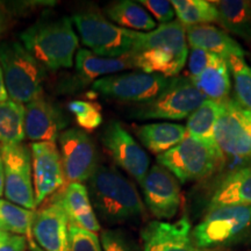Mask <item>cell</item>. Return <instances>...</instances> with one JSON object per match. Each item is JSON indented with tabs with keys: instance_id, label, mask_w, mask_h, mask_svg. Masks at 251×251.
I'll return each instance as SVG.
<instances>
[{
	"instance_id": "cell-39",
	"label": "cell",
	"mask_w": 251,
	"mask_h": 251,
	"mask_svg": "<svg viewBox=\"0 0 251 251\" xmlns=\"http://www.w3.org/2000/svg\"><path fill=\"white\" fill-rule=\"evenodd\" d=\"M8 98L7 90H6L5 81H4V76H2V70L1 67H0V103L4 102Z\"/></svg>"
},
{
	"instance_id": "cell-20",
	"label": "cell",
	"mask_w": 251,
	"mask_h": 251,
	"mask_svg": "<svg viewBox=\"0 0 251 251\" xmlns=\"http://www.w3.org/2000/svg\"><path fill=\"white\" fill-rule=\"evenodd\" d=\"M57 194L70 224L96 234L100 231L101 228L85 185L69 184L64 186V190L58 191Z\"/></svg>"
},
{
	"instance_id": "cell-11",
	"label": "cell",
	"mask_w": 251,
	"mask_h": 251,
	"mask_svg": "<svg viewBox=\"0 0 251 251\" xmlns=\"http://www.w3.org/2000/svg\"><path fill=\"white\" fill-rule=\"evenodd\" d=\"M65 186L74 183H87L97 169L96 144L84 130L70 128L58 137Z\"/></svg>"
},
{
	"instance_id": "cell-43",
	"label": "cell",
	"mask_w": 251,
	"mask_h": 251,
	"mask_svg": "<svg viewBox=\"0 0 251 251\" xmlns=\"http://www.w3.org/2000/svg\"><path fill=\"white\" fill-rule=\"evenodd\" d=\"M250 61H251V56H250Z\"/></svg>"
},
{
	"instance_id": "cell-14",
	"label": "cell",
	"mask_w": 251,
	"mask_h": 251,
	"mask_svg": "<svg viewBox=\"0 0 251 251\" xmlns=\"http://www.w3.org/2000/svg\"><path fill=\"white\" fill-rule=\"evenodd\" d=\"M214 141L222 155L251 157V124L234 99L222 101L221 114L214 128Z\"/></svg>"
},
{
	"instance_id": "cell-31",
	"label": "cell",
	"mask_w": 251,
	"mask_h": 251,
	"mask_svg": "<svg viewBox=\"0 0 251 251\" xmlns=\"http://www.w3.org/2000/svg\"><path fill=\"white\" fill-rule=\"evenodd\" d=\"M229 71L233 75L235 101L246 111L251 112V68L244 58L230 56L227 59Z\"/></svg>"
},
{
	"instance_id": "cell-18",
	"label": "cell",
	"mask_w": 251,
	"mask_h": 251,
	"mask_svg": "<svg viewBox=\"0 0 251 251\" xmlns=\"http://www.w3.org/2000/svg\"><path fill=\"white\" fill-rule=\"evenodd\" d=\"M68 125L62 109L45 94L25 106V133L34 142H56Z\"/></svg>"
},
{
	"instance_id": "cell-36",
	"label": "cell",
	"mask_w": 251,
	"mask_h": 251,
	"mask_svg": "<svg viewBox=\"0 0 251 251\" xmlns=\"http://www.w3.org/2000/svg\"><path fill=\"white\" fill-rule=\"evenodd\" d=\"M139 4L143 6L148 11V13H151L161 25L174 21L176 13L171 1H166V0H141Z\"/></svg>"
},
{
	"instance_id": "cell-30",
	"label": "cell",
	"mask_w": 251,
	"mask_h": 251,
	"mask_svg": "<svg viewBox=\"0 0 251 251\" xmlns=\"http://www.w3.org/2000/svg\"><path fill=\"white\" fill-rule=\"evenodd\" d=\"M35 212L24 208L8 200L0 199V230L27 237L31 236V225H33Z\"/></svg>"
},
{
	"instance_id": "cell-25",
	"label": "cell",
	"mask_w": 251,
	"mask_h": 251,
	"mask_svg": "<svg viewBox=\"0 0 251 251\" xmlns=\"http://www.w3.org/2000/svg\"><path fill=\"white\" fill-rule=\"evenodd\" d=\"M219 21L231 34L251 42V2L246 0L214 1Z\"/></svg>"
},
{
	"instance_id": "cell-32",
	"label": "cell",
	"mask_w": 251,
	"mask_h": 251,
	"mask_svg": "<svg viewBox=\"0 0 251 251\" xmlns=\"http://www.w3.org/2000/svg\"><path fill=\"white\" fill-rule=\"evenodd\" d=\"M68 108L75 115L77 125L85 130V133H92L102 124L101 108L98 103L74 100L69 102Z\"/></svg>"
},
{
	"instance_id": "cell-19",
	"label": "cell",
	"mask_w": 251,
	"mask_h": 251,
	"mask_svg": "<svg viewBox=\"0 0 251 251\" xmlns=\"http://www.w3.org/2000/svg\"><path fill=\"white\" fill-rule=\"evenodd\" d=\"M226 206H251V162L222 178L209 197L207 212Z\"/></svg>"
},
{
	"instance_id": "cell-23",
	"label": "cell",
	"mask_w": 251,
	"mask_h": 251,
	"mask_svg": "<svg viewBox=\"0 0 251 251\" xmlns=\"http://www.w3.org/2000/svg\"><path fill=\"white\" fill-rule=\"evenodd\" d=\"M75 63L78 76L85 83L96 81L99 77H107V75L112 76L113 74H118L127 69H135L130 55L119 58L101 57L84 48L77 51Z\"/></svg>"
},
{
	"instance_id": "cell-12",
	"label": "cell",
	"mask_w": 251,
	"mask_h": 251,
	"mask_svg": "<svg viewBox=\"0 0 251 251\" xmlns=\"http://www.w3.org/2000/svg\"><path fill=\"white\" fill-rule=\"evenodd\" d=\"M180 183L163 166L156 164L149 169L141 188L144 205L158 220H170L177 215L181 203Z\"/></svg>"
},
{
	"instance_id": "cell-29",
	"label": "cell",
	"mask_w": 251,
	"mask_h": 251,
	"mask_svg": "<svg viewBox=\"0 0 251 251\" xmlns=\"http://www.w3.org/2000/svg\"><path fill=\"white\" fill-rule=\"evenodd\" d=\"M172 7L178 21L184 27L208 25L219 21V13L214 1L205 0H172Z\"/></svg>"
},
{
	"instance_id": "cell-9",
	"label": "cell",
	"mask_w": 251,
	"mask_h": 251,
	"mask_svg": "<svg viewBox=\"0 0 251 251\" xmlns=\"http://www.w3.org/2000/svg\"><path fill=\"white\" fill-rule=\"evenodd\" d=\"M175 78V77H174ZM172 78L158 74L129 72L97 79L92 91L119 101L146 103L155 99L171 84Z\"/></svg>"
},
{
	"instance_id": "cell-21",
	"label": "cell",
	"mask_w": 251,
	"mask_h": 251,
	"mask_svg": "<svg viewBox=\"0 0 251 251\" xmlns=\"http://www.w3.org/2000/svg\"><path fill=\"white\" fill-rule=\"evenodd\" d=\"M185 33L191 48H199L227 59L230 56L243 58L246 52L242 47L224 30L211 25H197L185 27Z\"/></svg>"
},
{
	"instance_id": "cell-26",
	"label": "cell",
	"mask_w": 251,
	"mask_h": 251,
	"mask_svg": "<svg viewBox=\"0 0 251 251\" xmlns=\"http://www.w3.org/2000/svg\"><path fill=\"white\" fill-rule=\"evenodd\" d=\"M108 19L117 26L134 31H151L157 28V24L151 15L139 2L130 0H120L109 4L106 7Z\"/></svg>"
},
{
	"instance_id": "cell-13",
	"label": "cell",
	"mask_w": 251,
	"mask_h": 251,
	"mask_svg": "<svg viewBox=\"0 0 251 251\" xmlns=\"http://www.w3.org/2000/svg\"><path fill=\"white\" fill-rule=\"evenodd\" d=\"M101 141L113 161L135 180L142 183L149 171L148 153L119 121H111L103 130Z\"/></svg>"
},
{
	"instance_id": "cell-8",
	"label": "cell",
	"mask_w": 251,
	"mask_h": 251,
	"mask_svg": "<svg viewBox=\"0 0 251 251\" xmlns=\"http://www.w3.org/2000/svg\"><path fill=\"white\" fill-rule=\"evenodd\" d=\"M206 100L205 94L190 78L175 77L161 94L136 106L131 115L140 120H183Z\"/></svg>"
},
{
	"instance_id": "cell-17",
	"label": "cell",
	"mask_w": 251,
	"mask_h": 251,
	"mask_svg": "<svg viewBox=\"0 0 251 251\" xmlns=\"http://www.w3.org/2000/svg\"><path fill=\"white\" fill-rule=\"evenodd\" d=\"M192 226L184 214L176 222H149L141 231L143 251H226L199 247L192 235Z\"/></svg>"
},
{
	"instance_id": "cell-33",
	"label": "cell",
	"mask_w": 251,
	"mask_h": 251,
	"mask_svg": "<svg viewBox=\"0 0 251 251\" xmlns=\"http://www.w3.org/2000/svg\"><path fill=\"white\" fill-rule=\"evenodd\" d=\"M69 243L70 251H102L98 235L72 224L69 225Z\"/></svg>"
},
{
	"instance_id": "cell-28",
	"label": "cell",
	"mask_w": 251,
	"mask_h": 251,
	"mask_svg": "<svg viewBox=\"0 0 251 251\" xmlns=\"http://www.w3.org/2000/svg\"><path fill=\"white\" fill-rule=\"evenodd\" d=\"M222 102L207 99L187 119V136L207 143H215L214 128L221 114Z\"/></svg>"
},
{
	"instance_id": "cell-3",
	"label": "cell",
	"mask_w": 251,
	"mask_h": 251,
	"mask_svg": "<svg viewBox=\"0 0 251 251\" xmlns=\"http://www.w3.org/2000/svg\"><path fill=\"white\" fill-rule=\"evenodd\" d=\"M20 40L27 51L50 71L71 68L79 42L68 17L39 21L24 30Z\"/></svg>"
},
{
	"instance_id": "cell-7",
	"label": "cell",
	"mask_w": 251,
	"mask_h": 251,
	"mask_svg": "<svg viewBox=\"0 0 251 251\" xmlns=\"http://www.w3.org/2000/svg\"><path fill=\"white\" fill-rule=\"evenodd\" d=\"M222 158L224 155L215 143L186 136L175 148L157 156V164L170 171L183 184L209 176Z\"/></svg>"
},
{
	"instance_id": "cell-4",
	"label": "cell",
	"mask_w": 251,
	"mask_h": 251,
	"mask_svg": "<svg viewBox=\"0 0 251 251\" xmlns=\"http://www.w3.org/2000/svg\"><path fill=\"white\" fill-rule=\"evenodd\" d=\"M0 67L12 100L28 103L42 94L46 69L27 51L23 43L9 41L0 45Z\"/></svg>"
},
{
	"instance_id": "cell-40",
	"label": "cell",
	"mask_w": 251,
	"mask_h": 251,
	"mask_svg": "<svg viewBox=\"0 0 251 251\" xmlns=\"http://www.w3.org/2000/svg\"><path fill=\"white\" fill-rule=\"evenodd\" d=\"M28 248H29L30 251H43L39 246H37L33 238H29V240H28Z\"/></svg>"
},
{
	"instance_id": "cell-35",
	"label": "cell",
	"mask_w": 251,
	"mask_h": 251,
	"mask_svg": "<svg viewBox=\"0 0 251 251\" xmlns=\"http://www.w3.org/2000/svg\"><path fill=\"white\" fill-rule=\"evenodd\" d=\"M215 54L206 51V50L199 48H192L190 54H188L187 62H188V78L194 79L199 75H201L209 65L214 62L216 58Z\"/></svg>"
},
{
	"instance_id": "cell-15",
	"label": "cell",
	"mask_w": 251,
	"mask_h": 251,
	"mask_svg": "<svg viewBox=\"0 0 251 251\" xmlns=\"http://www.w3.org/2000/svg\"><path fill=\"white\" fill-rule=\"evenodd\" d=\"M34 214L31 236L43 251H70L68 215L56 192Z\"/></svg>"
},
{
	"instance_id": "cell-27",
	"label": "cell",
	"mask_w": 251,
	"mask_h": 251,
	"mask_svg": "<svg viewBox=\"0 0 251 251\" xmlns=\"http://www.w3.org/2000/svg\"><path fill=\"white\" fill-rule=\"evenodd\" d=\"M25 106L12 99L0 103V146H15L24 142Z\"/></svg>"
},
{
	"instance_id": "cell-34",
	"label": "cell",
	"mask_w": 251,
	"mask_h": 251,
	"mask_svg": "<svg viewBox=\"0 0 251 251\" xmlns=\"http://www.w3.org/2000/svg\"><path fill=\"white\" fill-rule=\"evenodd\" d=\"M102 251H136L134 243L124 231L107 229L101 233Z\"/></svg>"
},
{
	"instance_id": "cell-42",
	"label": "cell",
	"mask_w": 251,
	"mask_h": 251,
	"mask_svg": "<svg viewBox=\"0 0 251 251\" xmlns=\"http://www.w3.org/2000/svg\"><path fill=\"white\" fill-rule=\"evenodd\" d=\"M243 109V108H242ZM243 114H244V117H246V119L248 121L250 122L251 124V112L250 111H246V109H243Z\"/></svg>"
},
{
	"instance_id": "cell-24",
	"label": "cell",
	"mask_w": 251,
	"mask_h": 251,
	"mask_svg": "<svg viewBox=\"0 0 251 251\" xmlns=\"http://www.w3.org/2000/svg\"><path fill=\"white\" fill-rule=\"evenodd\" d=\"M191 80L207 99L218 102L229 99L231 90L230 71L227 61L220 56H216L214 62L201 75Z\"/></svg>"
},
{
	"instance_id": "cell-10",
	"label": "cell",
	"mask_w": 251,
	"mask_h": 251,
	"mask_svg": "<svg viewBox=\"0 0 251 251\" xmlns=\"http://www.w3.org/2000/svg\"><path fill=\"white\" fill-rule=\"evenodd\" d=\"M1 156L5 169L4 194L6 199L15 205L35 212L30 147L24 143L1 146Z\"/></svg>"
},
{
	"instance_id": "cell-5",
	"label": "cell",
	"mask_w": 251,
	"mask_h": 251,
	"mask_svg": "<svg viewBox=\"0 0 251 251\" xmlns=\"http://www.w3.org/2000/svg\"><path fill=\"white\" fill-rule=\"evenodd\" d=\"M251 231V206H226L211 209L192 228L199 247L225 249L240 242Z\"/></svg>"
},
{
	"instance_id": "cell-38",
	"label": "cell",
	"mask_w": 251,
	"mask_h": 251,
	"mask_svg": "<svg viewBox=\"0 0 251 251\" xmlns=\"http://www.w3.org/2000/svg\"><path fill=\"white\" fill-rule=\"evenodd\" d=\"M5 191V169L4 162H2L1 156V146H0V197L4 194Z\"/></svg>"
},
{
	"instance_id": "cell-2",
	"label": "cell",
	"mask_w": 251,
	"mask_h": 251,
	"mask_svg": "<svg viewBox=\"0 0 251 251\" xmlns=\"http://www.w3.org/2000/svg\"><path fill=\"white\" fill-rule=\"evenodd\" d=\"M86 184L94 212L107 224H127L146 215L135 185L115 168L98 165Z\"/></svg>"
},
{
	"instance_id": "cell-44",
	"label": "cell",
	"mask_w": 251,
	"mask_h": 251,
	"mask_svg": "<svg viewBox=\"0 0 251 251\" xmlns=\"http://www.w3.org/2000/svg\"><path fill=\"white\" fill-rule=\"evenodd\" d=\"M1 231H2V230H1Z\"/></svg>"
},
{
	"instance_id": "cell-37",
	"label": "cell",
	"mask_w": 251,
	"mask_h": 251,
	"mask_svg": "<svg viewBox=\"0 0 251 251\" xmlns=\"http://www.w3.org/2000/svg\"><path fill=\"white\" fill-rule=\"evenodd\" d=\"M28 240L21 235L0 230V251H27Z\"/></svg>"
},
{
	"instance_id": "cell-41",
	"label": "cell",
	"mask_w": 251,
	"mask_h": 251,
	"mask_svg": "<svg viewBox=\"0 0 251 251\" xmlns=\"http://www.w3.org/2000/svg\"><path fill=\"white\" fill-rule=\"evenodd\" d=\"M2 29H4V13H2L1 7H0V34H1Z\"/></svg>"
},
{
	"instance_id": "cell-16",
	"label": "cell",
	"mask_w": 251,
	"mask_h": 251,
	"mask_svg": "<svg viewBox=\"0 0 251 251\" xmlns=\"http://www.w3.org/2000/svg\"><path fill=\"white\" fill-rule=\"evenodd\" d=\"M31 177L36 207L65 186L61 155L54 142L30 144Z\"/></svg>"
},
{
	"instance_id": "cell-1",
	"label": "cell",
	"mask_w": 251,
	"mask_h": 251,
	"mask_svg": "<svg viewBox=\"0 0 251 251\" xmlns=\"http://www.w3.org/2000/svg\"><path fill=\"white\" fill-rule=\"evenodd\" d=\"M134 68L146 74H158L174 78L186 64L188 50L185 27L174 20L148 33L135 31L131 52Z\"/></svg>"
},
{
	"instance_id": "cell-6",
	"label": "cell",
	"mask_w": 251,
	"mask_h": 251,
	"mask_svg": "<svg viewBox=\"0 0 251 251\" xmlns=\"http://www.w3.org/2000/svg\"><path fill=\"white\" fill-rule=\"evenodd\" d=\"M79 33L81 42L101 57L119 58L131 55L135 45V31L112 24L102 14L90 9L71 17Z\"/></svg>"
},
{
	"instance_id": "cell-22",
	"label": "cell",
	"mask_w": 251,
	"mask_h": 251,
	"mask_svg": "<svg viewBox=\"0 0 251 251\" xmlns=\"http://www.w3.org/2000/svg\"><path fill=\"white\" fill-rule=\"evenodd\" d=\"M135 134L141 143L157 156L164 153L187 136L186 127L171 122H157L135 127Z\"/></svg>"
}]
</instances>
